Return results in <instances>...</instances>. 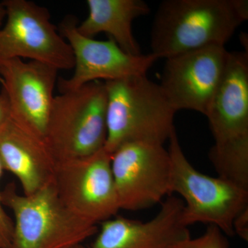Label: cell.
<instances>
[{
  "mask_svg": "<svg viewBox=\"0 0 248 248\" xmlns=\"http://www.w3.org/2000/svg\"><path fill=\"white\" fill-rule=\"evenodd\" d=\"M205 117L213 135L209 159L218 177L248 179V53L229 52Z\"/></svg>",
  "mask_w": 248,
  "mask_h": 248,
  "instance_id": "6da1fadb",
  "label": "cell"
},
{
  "mask_svg": "<svg viewBox=\"0 0 248 248\" xmlns=\"http://www.w3.org/2000/svg\"><path fill=\"white\" fill-rule=\"evenodd\" d=\"M107 94L106 151L130 142L164 145L175 131L177 111L146 75L104 81Z\"/></svg>",
  "mask_w": 248,
  "mask_h": 248,
  "instance_id": "7a4b0ae2",
  "label": "cell"
},
{
  "mask_svg": "<svg viewBox=\"0 0 248 248\" xmlns=\"http://www.w3.org/2000/svg\"><path fill=\"white\" fill-rule=\"evenodd\" d=\"M244 22L234 0H165L152 25L151 53L167 59L208 46H225Z\"/></svg>",
  "mask_w": 248,
  "mask_h": 248,
  "instance_id": "3957f363",
  "label": "cell"
},
{
  "mask_svg": "<svg viewBox=\"0 0 248 248\" xmlns=\"http://www.w3.org/2000/svg\"><path fill=\"white\" fill-rule=\"evenodd\" d=\"M1 197L3 205L14 216L9 248H66L97 234V225L77 216L63 205L53 182L31 195L18 193L14 183H10Z\"/></svg>",
  "mask_w": 248,
  "mask_h": 248,
  "instance_id": "277c9868",
  "label": "cell"
},
{
  "mask_svg": "<svg viewBox=\"0 0 248 248\" xmlns=\"http://www.w3.org/2000/svg\"><path fill=\"white\" fill-rule=\"evenodd\" d=\"M105 83L95 81L55 96L45 141L57 161L89 156L107 141Z\"/></svg>",
  "mask_w": 248,
  "mask_h": 248,
  "instance_id": "5b68a950",
  "label": "cell"
},
{
  "mask_svg": "<svg viewBox=\"0 0 248 248\" xmlns=\"http://www.w3.org/2000/svg\"><path fill=\"white\" fill-rule=\"evenodd\" d=\"M172 164L170 194L184 203L182 222L186 226L204 223L217 227L227 236L234 235L235 218L248 208V190L231 181L199 172L183 151L176 131L168 150Z\"/></svg>",
  "mask_w": 248,
  "mask_h": 248,
  "instance_id": "8992f818",
  "label": "cell"
},
{
  "mask_svg": "<svg viewBox=\"0 0 248 248\" xmlns=\"http://www.w3.org/2000/svg\"><path fill=\"white\" fill-rule=\"evenodd\" d=\"M6 22L0 29V60L27 58L60 70L74 68L71 46L50 21L48 10L28 0H4Z\"/></svg>",
  "mask_w": 248,
  "mask_h": 248,
  "instance_id": "52a82bcc",
  "label": "cell"
},
{
  "mask_svg": "<svg viewBox=\"0 0 248 248\" xmlns=\"http://www.w3.org/2000/svg\"><path fill=\"white\" fill-rule=\"evenodd\" d=\"M53 182L63 205L93 224L110 219L120 210L111 154L104 148L89 156L57 161Z\"/></svg>",
  "mask_w": 248,
  "mask_h": 248,
  "instance_id": "ba28073f",
  "label": "cell"
},
{
  "mask_svg": "<svg viewBox=\"0 0 248 248\" xmlns=\"http://www.w3.org/2000/svg\"><path fill=\"white\" fill-rule=\"evenodd\" d=\"M111 170L120 210H143L171 195L172 164L164 145L125 143L111 155Z\"/></svg>",
  "mask_w": 248,
  "mask_h": 248,
  "instance_id": "9c48e42d",
  "label": "cell"
},
{
  "mask_svg": "<svg viewBox=\"0 0 248 248\" xmlns=\"http://www.w3.org/2000/svg\"><path fill=\"white\" fill-rule=\"evenodd\" d=\"M78 26V19L73 15L66 16L59 26V32L71 46L75 58L73 76L59 79L60 93L79 89L93 81L146 75L159 60L152 53L130 55L110 38L99 41L85 37L79 33Z\"/></svg>",
  "mask_w": 248,
  "mask_h": 248,
  "instance_id": "30bf717a",
  "label": "cell"
},
{
  "mask_svg": "<svg viewBox=\"0 0 248 248\" xmlns=\"http://www.w3.org/2000/svg\"><path fill=\"white\" fill-rule=\"evenodd\" d=\"M228 53L225 46L210 45L166 59L159 85L174 110L206 115Z\"/></svg>",
  "mask_w": 248,
  "mask_h": 248,
  "instance_id": "8fae6325",
  "label": "cell"
},
{
  "mask_svg": "<svg viewBox=\"0 0 248 248\" xmlns=\"http://www.w3.org/2000/svg\"><path fill=\"white\" fill-rule=\"evenodd\" d=\"M58 71L42 62L0 60V77L11 118L45 140Z\"/></svg>",
  "mask_w": 248,
  "mask_h": 248,
  "instance_id": "7c38bea8",
  "label": "cell"
},
{
  "mask_svg": "<svg viewBox=\"0 0 248 248\" xmlns=\"http://www.w3.org/2000/svg\"><path fill=\"white\" fill-rule=\"evenodd\" d=\"M184 203L169 195L149 221L115 216L100 223L90 248H171L191 237L182 222Z\"/></svg>",
  "mask_w": 248,
  "mask_h": 248,
  "instance_id": "4fadbf2b",
  "label": "cell"
},
{
  "mask_svg": "<svg viewBox=\"0 0 248 248\" xmlns=\"http://www.w3.org/2000/svg\"><path fill=\"white\" fill-rule=\"evenodd\" d=\"M0 160L20 183L24 195L53 181L57 161L45 139L10 119L0 130Z\"/></svg>",
  "mask_w": 248,
  "mask_h": 248,
  "instance_id": "5bb4252c",
  "label": "cell"
},
{
  "mask_svg": "<svg viewBox=\"0 0 248 248\" xmlns=\"http://www.w3.org/2000/svg\"><path fill=\"white\" fill-rule=\"evenodd\" d=\"M89 16L78 26L81 35L89 38L107 34L125 53L139 56L141 50L133 35V21L149 14L143 0H88Z\"/></svg>",
  "mask_w": 248,
  "mask_h": 248,
  "instance_id": "9a60e30c",
  "label": "cell"
},
{
  "mask_svg": "<svg viewBox=\"0 0 248 248\" xmlns=\"http://www.w3.org/2000/svg\"><path fill=\"white\" fill-rule=\"evenodd\" d=\"M171 248H230L228 236L218 228L208 226L203 234L196 239L184 240Z\"/></svg>",
  "mask_w": 248,
  "mask_h": 248,
  "instance_id": "2e32d148",
  "label": "cell"
},
{
  "mask_svg": "<svg viewBox=\"0 0 248 248\" xmlns=\"http://www.w3.org/2000/svg\"><path fill=\"white\" fill-rule=\"evenodd\" d=\"M4 168L0 160V179L2 177ZM14 234V221L6 213L1 202L0 192V248H9Z\"/></svg>",
  "mask_w": 248,
  "mask_h": 248,
  "instance_id": "e0dca14e",
  "label": "cell"
},
{
  "mask_svg": "<svg viewBox=\"0 0 248 248\" xmlns=\"http://www.w3.org/2000/svg\"><path fill=\"white\" fill-rule=\"evenodd\" d=\"M233 230L234 234H238L247 241L248 240V208L244 210L239 216L235 218Z\"/></svg>",
  "mask_w": 248,
  "mask_h": 248,
  "instance_id": "ac0fdd59",
  "label": "cell"
},
{
  "mask_svg": "<svg viewBox=\"0 0 248 248\" xmlns=\"http://www.w3.org/2000/svg\"><path fill=\"white\" fill-rule=\"evenodd\" d=\"M11 119V110L7 96L4 90L0 93V130Z\"/></svg>",
  "mask_w": 248,
  "mask_h": 248,
  "instance_id": "d6986e66",
  "label": "cell"
},
{
  "mask_svg": "<svg viewBox=\"0 0 248 248\" xmlns=\"http://www.w3.org/2000/svg\"><path fill=\"white\" fill-rule=\"evenodd\" d=\"M6 13L4 6L1 3H0V29L2 27L3 22H4V18L6 17Z\"/></svg>",
  "mask_w": 248,
  "mask_h": 248,
  "instance_id": "ffe728a7",
  "label": "cell"
},
{
  "mask_svg": "<svg viewBox=\"0 0 248 248\" xmlns=\"http://www.w3.org/2000/svg\"><path fill=\"white\" fill-rule=\"evenodd\" d=\"M66 248H86L83 246L82 244H76L73 245V246H69V247H67Z\"/></svg>",
  "mask_w": 248,
  "mask_h": 248,
  "instance_id": "44dd1931",
  "label": "cell"
}]
</instances>
